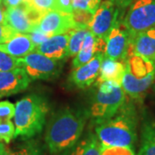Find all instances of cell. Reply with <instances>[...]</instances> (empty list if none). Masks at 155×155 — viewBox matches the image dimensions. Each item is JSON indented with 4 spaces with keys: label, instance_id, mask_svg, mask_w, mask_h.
I'll list each match as a JSON object with an SVG mask.
<instances>
[{
    "label": "cell",
    "instance_id": "6da1fadb",
    "mask_svg": "<svg viewBox=\"0 0 155 155\" xmlns=\"http://www.w3.org/2000/svg\"><path fill=\"white\" fill-rule=\"evenodd\" d=\"M88 112L65 109L54 115L46 133V143L52 154L71 148L83 134Z\"/></svg>",
    "mask_w": 155,
    "mask_h": 155
},
{
    "label": "cell",
    "instance_id": "7a4b0ae2",
    "mask_svg": "<svg viewBox=\"0 0 155 155\" xmlns=\"http://www.w3.org/2000/svg\"><path fill=\"white\" fill-rule=\"evenodd\" d=\"M102 147H133L136 140V116L132 106L125 103L111 118L96 126Z\"/></svg>",
    "mask_w": 155,
    "mask_h": 155
},
{
    "label": "cell",
    "instance_id": "3957f363",
    "mask_svg": "<svg viewBox=\"0 0 155 155\" xmlns=\"http://www.w3.org/2000/svg\"><path fill=\"white\" fill-rule=\"evenodd\" d=\"M48 106L38 95H29L15 105V137L29 139L40 134L44 127Z\"/></svg>",
    "mask_w": 155,
    "mask_h": 155
},
{
    "label": "cell",
    "instance_id": "277c9868",
    "mask_svg": "<svg viewBox=\"0 0 155 155\" xmlns=\"http://www.w3.org/2000/svg\"><path fill=\"white\" fill-rule=\"evenodd\" d=\"M132 53L127 54L125 72L121 86L124 92L133 98H140L154 80L155 65L147 59Z\"/></svg>",
    "mask_w": 155,
    "mask_h": 155
},
{
    "label": "cell",
    "instance_id": "5b68a950",
    "mask_svg": "<svg viewBox=\"0 0 155 155\" xmlns=\"http://www.w3.org/2000/svg\"><path fill=\"white\" fill-rule=\"evenodd\" d=\"M125 94L120 84H116L109 91H103L97 89L92 99V104L87 111L88 116L97 125L105 122L123 105Z\"/></svg>",
    "mask_w": 155,
    "mask_h": 155
},
{
    "label": "cell",
    "instance_id": "8992f818",
    "mask_svg": "<svg viewBox=\"0 0 155 155\" xmlns=\"http://www.w3.org/2000/svg\"><path fill=\"white\" fill-rule=\"evenodd\" d=\"M122 24L131 38L136 34L155 27V0H134Z\"/></svg>",
    "mask_w": 155,
    "mask_h": 155
},
{
    "label": "cell",
    "instance_id": "52a82bcc",
    "mask_svg": "<svg viewBox=\"0 0 155 155\" xmlns=\"http://www.w3.org/2000/svg\"><path fill=\"white\" fill-rule=\"evenodd\" d=\"M19 59L22 63V67L30 80H44L55 78L62 69L61 61L51 59L35 51Z\"/></svg>",
    "mask_w": 155,
    "mask_h": 155
},
{
    "label": "cell",
    "instance_id": "ba28073f",
    "mask_svg": "<svg viewBox=\"0 0 155 155\" xmlns=\"http://www.w3.org/2000/svg\"><path fill=\"white\" fill-rule=\"evenodd\" d=\"M120 8L111 0L100 4L98 9L89 22L88 28L97 38L106 40L112 28L118 21Z\"/></svg>",
    "mask_w": 155,
    "mask_h": 155
},
{
    "label": "cell",
    "instance_id": "9c48e42d",
    "mask_svg": "<svg viewBox=\"0 0 155 155\" xmlns=\"http://www.w3.org/2000/svg\"><path fill=\"white\" fill-rule=\"evenodd\" d=\"M131 36L122 22L117 21L105 40L104 57L115 61H124L131 45Z\"/></svg>",
    "mask_w": 155,
    "mask_h": 155
},
{
    "label": "cell",
    "instance_id": "30bf717a",
    "mask_svg": "<svg viewBox=\"0 0 155 155\" xmlns=\"http://www.w3.org/2000/svg\"><path fill=\"white\" fill-rule=\"evenodd\" d=\"M40 13L31 10L23 4L5 11V23L17 33L29 34L35 30L41 17Z\"/></svg>",
    "mask_w": 155,
    "mask_h": 155
},
{
    "label": "cell",
    "instance_id": "8fae6325",
    "mask_svg": "<svg viewBox=\"0 0 155 155\" xmlns=\"http://www.w3.org/2000/svg\"><path fill=\"white\" fill-rule=\"evenodd\" d=\"M75 28L76 26L72 13L50 11L41 17L35 30H38L51 37L56 35L69 32Z\"/></svg>",
    "mask_w": 155,
    "mask_h": 155
},
{
    "label": "cell",
    "instance_id": "7c38bea8",
    "mask_svg": "<svg viewBox=\"0 0 155 155\" xmlns=\"http://www.w3.org/2000/svg\"><path fill=\"white\" fill-rule=\"evenodd\" d=\"M30 81L22 67L0 72V97L23 91L28 88Z\"/></svg>",
    "mask_w": 155,
    "mask_h": 155
},
{
    "label": "cell",
    "instance_id": "4fadbf2b",
    "mask_svg": "<svg viewBox=\"0 0 155 155\" xmlns=\"http://www.w3.org/2000/svg\"><path fill=\"white\" fill-rule=\"evenodd\" d=\"M104 58V53H97L88 63L75 68L71 73L69 80L78 88L84 89L90 86L99 75L100 67Z\"/></svg>",
    "mask_w": 155,
    "mask_h": 155
},
{
    "label": "cell",
    "instance_id": "5bb4252c",
    "mask_svg": "<svg viewBox=\"0 0 155 155\" xmlns=\"http://www.w3.org/2000/svg\"><path fill=\"white\" fill-rule=\"evenodd\" d=\"M69 37L70 31L51 36L44 42L35 47V51L43 55L48 56L51 59L61 61L67 57Z\"/></svg>",
    "mask_w": 155,
    "mask_h": 155
},
{
    "label": "cell",
    "instance_id": "9a60e30c",
    "mask_svg": "<svg viewBox=\"0 0 155 155\" xmlns=\"http://www.w3.org/2000/svg\"><path fill=\"white\" fill-rule=\"evenodd\" d=\"M130 48L155 65V27L136 34L131 40Z\"/></svg>",
    "mask_w": 155,
    "mask_h": 155
},
{
    "label": "cell",
    "instance_id": "2e32d148",
    "mask_svg": "<svg viewBox=\"0 0 155 155\" xmlns=\"http://www.w3.org/2000/svg\"><path fill=\"white\" fill-rule=\"evenodd\" d=\"M34 44L28 34L17 33L7 42L0 44V51L15 58H22L34 52Z\"/></svg>",
    "mask_w": 155,
    "mask_h": 155
},
{
    "label": "cell",
    "instance_id": "e0dca14e",
    "mask_svg": "<svg viewBox=\"0 0 155 155\" xmlns=\"http://www.w3.org/2000/svg\"><path fill=\"white\" fill-rule=\"evenodd\" d=\"M125 72V62L115 61L104 57L100 67L99 75L97 79V84L107 80L115 81L119 84L122 83V77Z\"/></svg>",
    "mask_w": 155,
    "mask_h": 155
},
{
    "label": "cell",
    "instance_id": "ac0fdd59",
    "mask_svg": "<svg viewBox=\"0 0 155 155\" xmlns=\"http://www.w3.org/2000/svg\"><path fill=\"white\" fill-rule=\"evenodd\" d=\"M101 144L97 135L89 134L71 148L65 151L63 155H101Z\"/></svg>",
    "mask_w": 155,
    "mask_h": 155
},
{
    "label": "cell",
    "instance_id": "d6986e66",
    "mask_svg": "<svg viewBox=\"0 0 155 155\" xmlns=\"http://www.w3.org/2000/svg\"><path fill=\"white\" fill-rule=\"evenodd\" d=\"M138 155H155L154 123H145L141 133V146Z\"/></svg>",
    "mask_w": 155,
    "mask_h": 155
},
{
    "label": "cell",
    "instance_id": "ffe728a7",
    "mask_svg": "<svg viewBox=\"0 0 155 155\" xmlns=\"http://www.w3.org/2000/svg\"><path fill=\"white\" fill-rule=\"evenodd\" d=\"M90 32L88 28H75L70 31L67 47V57L75 56L81 50L84 40Z\"/></svg>",
    "mask_w": 155,
    "mask_h": 155
},
{
    "label": "cell",
    "instance_id": "44dd1931",
    "mask_svg": "<svg viewBox=\"0 0 155 155\" xmlns=\"http://www.w3.org/2000/svg\"><path fill=\"white\" fill-rule=\"evenodd\" d=\"M56 0H23L22 4L44 16L47 12L55 11Z\"/></svg>",
    "mask_w": 155,
    "mask_h": 155
},
{
    "label": "cell",
    "instance_id": "7402d4cb",
    "mask_svg": "<svg viewBox=\"0 0 155 155\" xmlns=\"http://www.w3.org/2000/svg\"><path fill=\"white\" fill-rule=\"evenodd\" d=\"M101 0H72V7L75 11H81L94 14L98 9Z\"/></svg>",
    "mask_w": 155,
    "mask_h": 155
},
{
    "label": "cell",
    "instance_id": "603a6c76",
    "mask_svg": "<svg viewBox=\"0 0 155 155\" xmlns=\"http://www.w3.org/2000/svg\"><path fill=\"white\" fill-rule=\"evenodd\" d=\"M18 67H22L19 58H15L0 51V72L11 71Z\"/></svg>",
    "mask_w": 155,
    "mask_h": 155
},
{
    "label": "cell",
    "instance_id": "cb8c5ba5",
    "mask_svg": "<svg viewBox=\"0 0 155 155\" xmlns=\"http://www.w3.org/2000/svg\"><path fill=\"white\" fill-rule=\"evenodd\" d=\"M15 125L11 121L0 122V141H4L6 144L10 143L15 137Z\"/></svg>",
    "mask_w": 155,
    "mask_h": 155
},
{
    "label": "cell",
    "instance_id": "d4e9b609",
    "mask_svg": "<svg viewBox=\"0 0 155 155\" xmlns=\"http://www.w3.org/2000/svg\"><path fill=\"white\" fill-rule=\"evenodd\" d=\"M72 15L76 28H88L89 22H91L93 16L92 14L88 12L75 10L72 11Z\"/></svg>",
    "mask_w": 155,
    "mask_h": 155
},
{
    "label": "cell",
    "instance_id": "484cf974",
    "mask_svg": "<svg viewBox=\"0 0 155 155\" xmlns=\"http://www.w3.org/2000/svg\"><path fill=\"white\" fill-rule=\"evenodd\" d=\"M15 115V105L9 101L0 102V122L11 121Z\"/></svg>",
    "mask_w": 155,
    "mask_h": 155
},
{
    "label": "cell",
    "instance_id": "4316f807",
    "mask_svg": "<svg viewBox=\"0 0 155 155\" xmlns=\"http://www.w3.org/2000/svg\"><path fill=\"white\" fill-rule=\"evenodd\" d=\"M97 52L96 51H84V50H80L78 53L75 58L72 61V67L73 68H78L81 67L84 64L88 63L89 61H91L93 57L96 55Z\"/></svg>",
    "mask_w": 155,
    "mask_h": 155
},
{
    "label": "cell",
    "instance_id": "83f0119b",
    "mask_svg": "<svg viewBox=\"0 0 155 155\" xmlns=\"http://www.w3.org/2000/svg\"><path fill=\"white\" fill-rule=\"evenodd\" d=\"M101 155H134V153L133 150L131 147H102Z\"/></svg>",
    "mask_w": 155,
    "mask_h": 155
},
{
    "label": "cell",
    "instance_id": "f1b7e54d",
    "mask_svg": "<svg viewBox=\"0 0 155 155\" xmlns=\"http://www.w3.org/2000/svg\"><path fill=\"white\" fill-rule=\"evenodd\" d=\"M17 32L7 24H0V44L10 41Z\"/></svg>",
    "mask_w": 155,
    "mask_h": 155
},
{
    "label": "cell",
    "instance_id": "f546056e",
    "mask_svg": "<svg viewBox=\"0 0 155 155\" xmlns=\"http://www.w3.org/2000/svg\"><path fill=\"white\" fill-rule=\"evenodd\" d=\"M55 11L65 13H72L73 11L72 0H56Z\"/></svg>",
    "mask_w": 155,
    "mask_h": 155
},
{
    "label": "cell",
    "instance_id": "4dcf8cb0",
    "mask_svg": "<svg viewBox=\"0 0 155 155\" xmlns=\"http://www.w3.org/2000/svg\"><path fill=\"white\" fill-rule=\"evenodd\" d=\"M28 35L32 40L34 44L35 45V47L41 44L42 42H44L45 41H47L50 37L48 35L42 33V32H40L38 30H34L31 33L28 34Z\"/></svg>",
    "mask_w": 155,
    "mask_h": 155
},
{
    "label": "cell",
    "instance_id": "1f68e13d",
    "mask_svg": "<svg viewBox=\"0 0 155 155\" xmlns=\"http://www.w3.org/2000/svg\"><path fill=\"white\" fill-rule=\"evenodd\" d=\"M7 155H40L38 150L33 147H27L21 149L14 151V152H8Z\"/></svg>",
    "mask_w": 155,
    "mask_h": 155
},
{
    "label": "cell",
    "instance_id": "d6a6232c",
    "mask_svg": "<svg viewBox=\"0 0 155 155\" xmlns=\"http://www.w3.org/2000/svg\"><path fill=\"white\" fill-rule=\"evenodd\" d=\"M114 4H116L120 9H124L127 6L130 5V4L133 2L134 0H111Z\"/></svg>",
    "mask_w": 155,
    "mask_h": 155
},
{
    "label": "cell",
    "instance_id": "836d02e7",
    "mask_svg": "<svg viewBox=\"0 0 155 155\" xmlns=\"http://www.w3.org/2000/svg\"><path fill=\"white\" fill-rule=\"evenodd\" d=\"M22 0H4V5L6 8H12L17 7L22 4Z\"/></svg>",
    "mask_w": 155,
    "mask_h": 155
},
{
    "label": "cell",
    "instance_id": "e575fe53",
    "mask_svg": "<svg viewBox=\"0 0 155 155\" xmlns=\"http://www.w3.org/2000/svg\"><path fill=\"white\" fill-rule=\"evenodd\" d=\"M0 24H6L5 23V11L3 10L0 5Z\"/></svg>",
    "mask_w": 155,
    "mask_h": 155
},
{
    "label": "cell",
    "instance_id": "d590c367",
    "mask_svg": "<svg viewBox=\"0 0 155 155\" xmlns=\"http://www.w3.org/2000/svg\"><path fill=\"white\" fill-rule=\"evenodd\" d=\"M8 151L6 150L5 146L0 142V155H7Z\"/></svg>",
    "mask_w": 155,
    "mask_h": 155
},
{
    "label": "cell",
    "instance_id": "8d00e7d4",
    "mask_svg": "<svg viewBox=\"0 0 155 155\" xmlns=\"http://www.w3.org/2000/svg\"><path fill=\"white\" fill-rule=\"evenodd\" d=\"M1 3H2V0H0V5H1Z\"/></svg>",
    "mask_w": 155,
    "mask_h": 155
}]
</instances>
